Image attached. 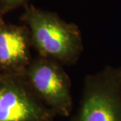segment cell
<instances>
[{
    "mask_svg": "<svg viewBox=\"0 0 121 121\" xmlns=\"http://www.w3.org/2000/svg\"><path fill=\"white\" fill-rule=\"evenodd\" d=\"M20 20L29 30L32 46L39 56L61 65H73L79 59L83 44L75 24L65 22L55 12L28 4L24 5Z\"/></svg>",
    "mask_w": 121,
    "mask_h": 121,
    "instance_id": "cell-1",
    "label": "cell"
},
{
    "mask_svg": "<svg viewBox=\"0 0 121 121\" xmlns=\"http://www.w3.org/2000/svg\"><path fill=\"white\" fill-rule=\"evenodd\" d=\"M72 121H121V66L107 65L85 78Z\"/></svg>",
    "mask_w": 121,
    "mask_h": 121,
    "instance_id": "cell-2",
    "label": "cell"
},
{
    "mask_svg": "<svg viewBox=\"0 0 121 121\" xmlns=\"http://www.w3.org/2000/svg\"><path fill=\"white\" fill-rule=\"evenodd\" d=\"M39 99L55 114L69 117L72 110L71 83L62 65L42 56L32 59L24 72Z\"/></svg>",
    "mask_w": 121,
    "mask_h": 121,
    "instance_id": "cell-3",
    "label": "cell"
},
{
    "mask_svg": "<svg viewBox=\"0 0 121 121\" xmlns=\"http://www.w3.org/2000/svg\"><path fill=\"white\" fill-rule=\"evenodd\" d=\"M23 73L2 75L0 121H52L56 114L35 95Z\"/></svg>",
    "mask_w": 121,
    "mask_h": 121,
    "instance_id": "cell-4",
    "label": "cell"
},
{
    "mask_svg": "<svg viewBox=\"0 0 121 121\" xmlns=\"http://www.w3.org/2000/svg\"><path fill=\"white\" fill-rule=\"evenodd\" d=\"M30 33L24 24L4 22L0 16V70L3 73L22 74L32 60Z\"/></svg>",
    "mask_w": 121,
    "mask_h": 121,
    "instance_id": "cell-5",
    "label": "cell"
},
{
    "mask_svg": "<svg viewBox=\"0 0 121 121\" xmlns=\"http://www.w3.org/2000/svg\"><path fill=\"white\" fill-rule=\"evenodd\" d=\"M30 0H0V15H3L13 9L28 4Z\"/></svg>",
    "mask_w": 121,
    "mask_h": 121,
    "instance_id": "cell-6",
    "label": "cell"
},
{
    "mask_svg": "<svg viewBox=\"0 0 121 121\" xmlns=\"http://www.w3.org/2000/svg\"><path fill=\"white\" fill-rule=\"evenodd\" d=\"M2 75H3V73L1 71V70H0V79H1V78L2 77Z\"/></svg>",
    "mask_w": 121,
    "mask_h": 121,
    "instance_id": "cell-7",
    "label": "cell"
},
{
    "mask_svg": "<svg viewBox=\"0 0 121 121\" xmlns=\"http://www.w3.org/2000/svg\"><path fill=\"white\" fill-rule=\"evenodd\" d=\"M0 16H1V15H0Z\"/></svg>",
    "mask_w": 121,
    "mask_h": 121,
    "instance_id": "cell-8",
    "label": "cell"
}]
</instances>
